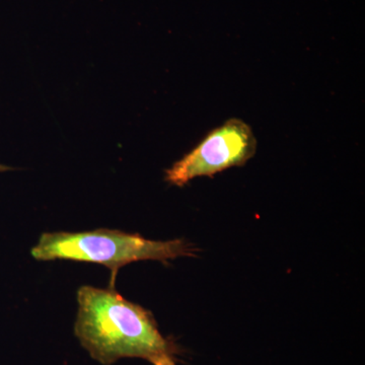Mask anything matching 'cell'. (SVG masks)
<instances>
[{"mask_svg":"<svg viewBox=\"0 0 365 365\" xmlns=\"http://www.w3.org/2000/svg\"><path fill=\"white\" fill-rule=\"evenodd\" d=\"M78 313L74 334L91 357L111 365L125 357L160 364L175 359L179 348L163 337L150 312L133 304L113 288L83 285L78 292Z\"/></svg>","mask_w":365,"mask_h":365,"instance_id":"cell-1","label":"cell"},{"mask_svg":"<svg viewBox=\"0 0 365 365\" xmlns=\"http://www.w3.org/2000/svg\"><path fill=\"white\" fill-rule=\"evenodd\" d=\"M194 253L195 250L184 240L151 241L139 235L107 228L83 232H45L31 251L38 261L68 260L104 265L111 270L112 288L119 269L132 262H167Z\"/></svg>","mask_w":365,"mask_h":365,"instance_id":"cell-2","label":"cell"},{"mask_svg":"<svg viewBox=\"0 0 365 365\" xmlns=\"http://www.w3.org/2000/svg\"><path fill=\"white\" fill-rule=\"evenodd\" d=\"M257 139L251 126L237 118L227 120L204 137L194 150L165 172V181L184 187L198 177L213 178L218 173L242 167L254 157Z\"/></svg>","mask_w":365,"mask_h":365,"instance_id":"cell-3","label":"cell"},{"mask_svg":"<svg viewBox=\"0 0 365 365\" xmlns=\"http://www.w3.org/2000/svg\"><path fill=\"white\" fill-rule=\"evenodd\" d=\"M158 365H176V364H175V359H167Z\"/></svg>","mask_w":365,"mask_h":365,"instance_id":"cell-4","label":"cell"},{"mask_svg":"<svg viewBox=\"0 0 365 365\" xmlns=\"http://www.w3.org/2000/svg\"><path fill=\"white\" fill-rule=\"evenodd\" d=\"M13 170L11 168L7 167V165H0V173L7 172V170Z\"/></svg>","mask_w":365,"mask_h":365,"instance_id":"cell-5","label":"cell"}]
</instances>
